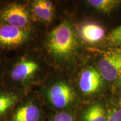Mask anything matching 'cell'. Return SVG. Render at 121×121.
Listing matches in <instances>:
<instances>
[{
	"label": "cell",
	"mask_w": 121,
	"mask_h": 121,
	"mask_svg": "<svg viewBox=\"0 0 121 121\" xmlns=\"http://www.w3.org/2000/svg\"><path fill=\"white\" fill-rule=\"evenodd\" d=\"M47 45L50 53L61 61L72 60L77 54L78 48L75 31L67 22H62L52 30Z\"/></svg>",
	"instance_id": "obj_1"
},
{
	"label": "cell",
	"mask_w": 121,
	"mask_h": 121,
	"mask_svg": "<svg viewBox=\"0 0 121 121\" xmlns=\"http://www.w3.org/2000/svg\"><path fill=\"white\" fill-rule=\"evenodd\" d=\"M97 69L105 81H116L121 73V49L106 52L99 58Z\"/></svg>",
	"instance_id": "obj_2"
},
{
	"label": "cell",
	"mask_w": 121,
	"mask_h": 121,
	"mask_svg": "<svg viewBox=\"0 0 121 121\" xmlns=\"http://www.w3.org/2000/svg\"><path fill=\"white\" fill-rule=\"evenodd\" d=\"M47 96L54 107L62 109L73 103L76 99V94L69 84L63 81H59L49 87Z\"/></svg>",
	"instance_id": "obj_3"
},
{
	"label": "cell",
	"mask_w": 121,
	"mask_h": 121,
	"mask_svg": "<svg viewBox=\"0 0 121 121\" xmlns=\"http://www.w3.org/2000/svg\"><path fill=\"white\" fill-rule=\"evenodd\" d=\"M104 81L97 69L88 67L80 74L78 87L84 95H93L100 91L103 87Z\"/></svg>",
	"instance_id": "obj_4"
},
{
	"label": "cell",
	"mask_w": 121,
	"mask_h": 121,
	"mask_svg": "<svg viewBox=\"0 0 121 121\" xmlns=\"http://www.w3.org/2000/svg\"><path fill=\"white\" fill-rule=\"evenodd\" d=\"M27 37V33L21 28L8 24L0 27V45L2 46H18L25 41Z\"/></svg>",
	"instance_id": "obj_5"
},
{
	"label": "cell",
	"mask_w": 121,
	"mask_h": 121,
	"mask_svg": "<svg viewBox=\"0 0 121 121\" xmlns=\"http://www.w3.org/2000/svg\"><path fill=\"white\" fill-rule=\"evenodd\" d=\"M2 19L8 25L22 29L28 24V12L22 5L13 4L3 12Z\"/></svg>",
	"instance_id": "obj_6"
},
{
	"label": "cell",
	"mask_w": 121,
	"mask_h": 121,
	"mask_svg": "<svg viewBox=\"0 0 121 121\" xmlns=\"http://www.w3.org/2000/svg\"><path fill=\"white\" fill-rule=\"evenodd\" d=\"M80 34L84 42L89 44H94L103 39L105 30L99 24L94 22H86L80 27Z\"/></svg>",
	"instance_id": "obj_7"
},
{
	"label": "cell",
	"mask_w": 121,
	"mask_h": 121,
	"mask_svg": "<svg viewBox=\"0 0 121 121\" xmlns=\"http://www.w3.org/2000/svg\"><path fill=\"white\" fill-rule=\"evenodd\" d=\"M33 14L39 20L50 22L54 16V7L52 2L46 0H39L33 3Z\"/></svg>",
	"instance_id": "obj_8"
},
{
	"label": "cell",
	"mask_w": 121,
	"mask_h": 121,
	"mask_svg": "<svg viewBox=\"0 0 121 121\" xmlns=\"http://www.w3.org/2000/svg\"><path fill=\"white\" fill-rule=\"evenodd\" d=\"M38 65L32 60H22L18 63L11 72L13 79L22 81L31 76L38 70Z\"/></svg>",
	"instance_id": "obj_9"
},
{
	"label": "cell",
	"mask_w": 121,
	"mask_h": 121,
	"mask_svg": "<svg viewBox=\"0 0 121 121\" xmlns=\"http://www.w3.org/2000/svg\"><path fill=\"white\" fill-rule=\"evenodd\" d=\"M40 117L39 109L34 104H28L18 109L13 121H38Z\"/></svg>",
	"instance_id": "obj_10"
},
{
	"label": "cell",
	"mask_w": 121,
	"mask_h": 121,
	"mask_svg": "<svg viewBox=\"0 0 121 121\" xmlns=\"http://www.w3.org/2000/svg\"><path fill=\"white\" fill-rule=\"evenodd\" d=\"M83 121H107L103 105L100 103H94L86 109L82 117Z\"/></svg>",
	"instance_id": "obj_11"
},
{
	"label": "cell",
	"mask_w": 121,
	"mask_h": 121,
	"mask_svg": "<svg viewBox=\"0 0 121 121\" xmlns=\"http://www.w3.org/2000/svg\"><path fill=\"white\" fill-rule=\"evenodd\" d=\"M87 3L98 11L108 13L117 9L121 1L118 0H89Z\"/></svg>",
	"instance_id": "obj_12"
},
{
	"label": "cell",
	"mask_w": 121,
	"mask_h": 121,
	"mask_svg": "<svg viewBox=\"0 0 121 121\" xmlns=\"http://www.w3.org/2000/svg\"><path fill=\"white\" fill-rule=\"evenodd\" d=\"M17 101V96L13 94L0 95V116L5 113Z\"/></svg>",
	"instance_id": "obj_13"
},
{
	"label": "cell",
	"mask_w": 121,
	"mask_h": 121,
	"mask_svg": "<svg viewBox=\"0 0 121 121\" xmlns=\"http://www.w3.org/2000/svg\"><path fill=\"white\" fill-rule=\"evenodd\" d=\"M108 44L112 46H121V25L113 29L107 38Z\"/></svg>",
	"instance_id": "obj_14"
},
{
	"label": "cell",
	"mask_w": 121,
	"mask_h": 121,
	"mask_svg": "<svg viewBox=\"0 0 121 121\" xmlns=\"http://www.w3.org/2000/svg\"><path fill=\"white\" fill-rule=\"evenodd\" d=\"M107 121H121V110L112 109L107 116Z\"/></svg>",
	"instance_id": "obj_15"
},
{
	"label": "cell",
	"mask_w": 121,
	"mask_h": 121,
	"mask_svg": "<svg viewBox=\"0 0 121 121\" xmlns=\"http://www.w3.org/2000/svg\"><path fill=\"white\" fill-rule=\"evenodd\" d=\"M53 121H73V118L69 113L61 112L56 115Z\"/></svg>",
	"instance_id": "obj_16"
},
{
	"label": "cell",
	"mask_w": 121,
	"mask_h": 121,
	"mask_svg": "<svg viewBox=\"0 0 121 121\" xmlns=\"http://www.w3.org/2000/svg\"><path fill=\"white\" fill-rule=\"evenodd\" d=\"M115 87L117 89H121V73L115 81Z\"/></svg>",
	"instance_id": "obj_17"
},
{
	"label": "cell",
	"mask_w": 121,
	"mask_h": 121,
	"mask_svg": "<svg viewBox=\"0 0 121 121\" xmlns=\"http://www.w3.org/2000/svg\"><path fill=\"white\" fill-rule=\"evenodd\" d=\"M119 107H120V109L121 110V97L120 98V99H119Z\"/></svg>",
	"instance_id": "obj_18"
}]
</instances>
